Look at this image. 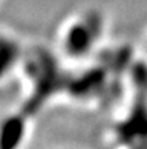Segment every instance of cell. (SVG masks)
<instances>
[{"label":"cell","mask_w":147,"mask_h":149,"mask_svg":"<svg viewBox=\"0 0 147 149\" xmlns=\"http://www.w3.org/2000/svg\"><path fill=\"white\" fill-rule=\"evenodd\" d=\"M126 136L128 139L133 138H143L147 136V109L140 106L134 110L133 117L127 122V125L123 127Z\"/></svg>","instance_id":"cell-1"}]
</instances>
